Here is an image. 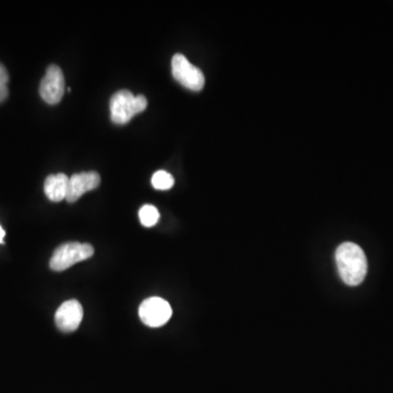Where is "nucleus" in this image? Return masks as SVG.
Instances as JSON below:
<instances>
[{
  "label": "nucleus",
  "mask_w": 393,
  "mask_h": 393,
  "mask_svg": "<svg viewBox=\"0 0 393 393\" xmlns=\"http://www.w3.org/2000/svg\"><path fill=\"white\" fill-rule=\"evenodd\" d=\"M335 261L341 279L349 287L359 285L365 280L367 258L359 245L351 242L341 244L335 252Z\"/></svg>",
  "instance_id": "f257e3e1"
},
{
  "label": "nucleus",
  "mask_w": 393,
  "mask_h": 393,
  "mask_svg": "<svg viewBox=\"0 0 393 393\" xmlns=\"http://www.w3.org/2000/svg\"><path fill=\"white\" fill-rule=\"evenodd\" d=\"M148 100L145 96H135L128 90H121L111 98V118L116 125L129 123L135 115L147 108Z\"/></svg>",
  "instance_id": "f03ea898"
},
{
  "label": "nucleus",
  "mask_w": 393,
  "mask_h": 393,
  "mask_svg": "<svg viewBox=\"0 0 393 393\" xmlns=\"http://www.w3.org/2000/svg\"><path fill=\"white\" fill-rule=\"evenodd\" d=\"M94 248L90 244H80L77 242L66 243L53 252L49 261L51 270L61 272L73 267L76 263L91 258Z\"/></svg>",
  "instance_id": "7ed1b4c3"
},
{
  "label": "nucleus",
  "mask_w": 393,
  "mask_h": 393,
  "mask_svg": "<svg viewBox=\"0 0 393 393\" xmlns=\"http://www.w3.org/2000/svg\"><path fill=\"white\" fill-rule=\"evenodd\" d=\"M173 77L191 91H200L205 86V76L198 67L190 63L182 53L172 59Z\"/></svg>",
  "instance_id": "20e7f679"
},
{
  "label": "nucleus",
  "mask_w": 393,
  "mask_h": 393,
  "mask_svg": "<svg viewBox=\"0 0 393 393\" xmlns=\"http://www.w3.org/2000/svg\"><path fill=\"white\" fill-rule=\"evenodd\" d=\"M172 307L166 300L151 297L143 300L139 307V316L146 326L158 328L168 324L172 317Z\"/></svg>",
  "instance_id": "39448f33"
},
{
  "label": "nucleus",
  "mask_w": 393,
  "mask_h": 393,
  "mask_svg": "<svg viewBox=\"0 0 393 393\" xmlns=\"http://www.w3.org/2000/svg\"><path fill=\"white\" fill-rule=\"evenodd\" d=\"M65 93V77L57 65L49 66L40 84V96L45 102L53 105L61 102Z\"/></svg>",
  "instance_id": "423d86ee"
},
{
  "label": "nucleus",
  "mask_w": 393,
  "mask_h": 393,
  "mask_svg": "<svg viewBox=\"0 0 393 393\" xmlns=\"http://www.w3.org/2000/svg\"><path fill=\"white\" fill-rule=\"evenodd\" d=\"M83 318V308L78 300H71L63 302L55 315L57 328L69 333L77 330Z\"/></svg>",
  "instance_id": "0eeeda50"
},
{
  "label": "nucleus",
  "mask_w": 393,
  "mask_h": 393,
  "mask_svg": "<svg viewBox=\"0 0 393 393\" xmlns=\"http://www.w3.org/2000/svg\"><path fill=\"white\" fill-rule=\"evenodd\" d=\"M100 183L101 177L96 172H84L73 175L68 183L66 200L70 203H76L83 193L98 188Z\"/></svg>",
  "instance_id": "6e6552de"
},
{
  "label": "nucleus",
  "mask_w": 393,
  "mask_h": 393,
  "mask_svg": "<svg viewBox=\"0 0 393 393\" xmlns=\"http://www.w3.org/2000/svg\"><path fill=\"white\" fill-rule=\"evenodd\" d=\"M69 177L65 174L49 175L45 180L44 191L47 198L53 203H61L66 199Z\"/></svg>",
  "instance_id": "1a4fd4ad"
},
{
  "label": "nucleus",
  "mask_w": 393,
  "mask_h": 393,
  "mask_svg": "<svg viewBox=\"0 0 393 393\" xmlns=\"http://www.w3.org/2000/svg\"><path fill=\"white\" fill-rule=\"evenodd\" d=\"M152 186L158 190H168L175 184L174 177L166 170H158L152 176Z\"/></svg>",
  "instance_id": "9d476101"
},
{
  "label": "nucleus",
  "mask_w": 393,
  "mask_h": 393,
  "mask_svg": "<svg viewBox=\"0 0 393 393\" xmlns=\"http://www.w3.org/2000/svg\"><path fill=\"white\" fill-rule=\"evenodd\" d=\"M139 219L141 224L146 228H152L158 223L160 219V213L158 210L154 205H146L140 209Z\"/></svg>",
  "instance_id": "9b49d317"
},
{
  "label": "nucleus",
  "mask_w": 393,
  "mask_h": 393,
  "mask_svg": "<svg viewBox=\"0 0 393 393\" xmlns=\"http://www.w3.org/2000/svg\"><path fill=\"white\" fill-rule=\"evenodd\" d=\"M8 81H9V75L7 69L3 63H0V103L4 102L9 94Z\"/></svg>",
  "instance_id": "f8f14e48"
},
{
  "label": "nucleus",
  "mask_w": 393,
  "mask_h": 393,
  "mask_svg": "<svg viewBox=\"0 0 393 393\" xmlns=\"http://www.w3.org/2000/svg\"><path fill=\"white\" fill-rule=\"evenodd\" d=\"M6 232L1 226H0V244H3L4 238H5Z\"/></svg>",
  "instance_id": "ddd939ff"
}]
</instances>
